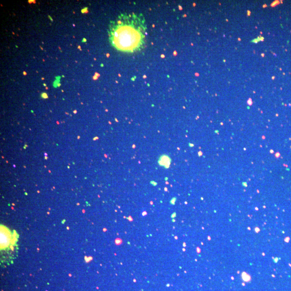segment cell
I'll return each mask as SVG.
<instances>
[{"label": "cell", "mask_w": 291, "mask_h": 291, "mask_svg": "<svg viewBox=\"0 0 291 291\" xmlns=\"http://www.w3.org/2000/svg\"><path fill=\"white\" fill-rule=\"evenodd\" d=\"M146 30L143 15L133 12L121 15L109 25L110 43L119 51L134 53L145 46Z\"/></svg>", "instance_id": "1"}, {"label": "cell", "mask_w": 291, "mask_h": 291, "mask_svg": "<svg viewBox=\"0 0 291 291\" xmlns=\"http://www.w3.org/2000/svg\"><path fill=\"white\" fill-rule=\"evenodd\" d=\"M19 235L4 225H1V262L3 266L11 264L18 251Z\"/></svg>", "instance_id": "2"}, {"label": "cell", "mask_w": 291, "mask_h": 291, "mask_svg": "<svg viewBox=\"0 0 291 291\" xmlns=\"http://www.w3.org/2000/svg\"><path fill=\"white\" fill-rule=\"evenodd\" d=\"M171 158L167 154H162L158 159V164L165 168H168L171 164Z\"/></svg>", "instance_id": "3"}]
</instances>
